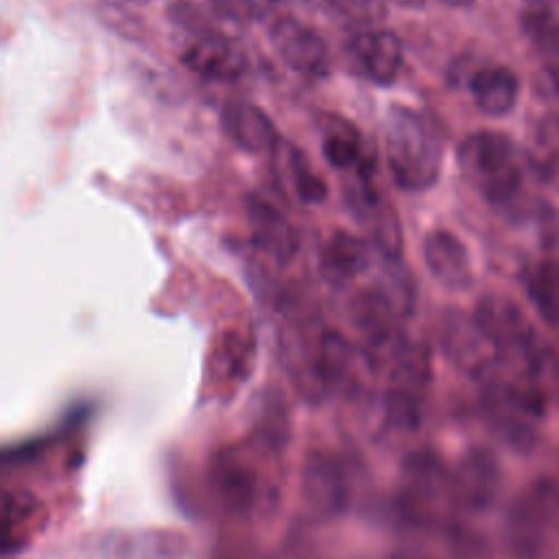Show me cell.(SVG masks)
Masks as SVG:
<instances>
[{
	"label": "cell",
	"mask_w": 559,
	"mask_h": 559,
	"mask_svg": "<svg viewBox=\"0 0 559 559\" xmlns=\"http://www.w3.org/2000/svg\"><path fill=\"white\" fill-rule=\"evenodd\" d=\"M384 157L402 190L432 188L443 164V144L432 120L415 107L393 103L384 118Z\"/></svg>",
	"instance_id": "cell-1"
},
{
	"label": "cell",
	"mask_w": 559,
	"mask_h": 559,
	"mask_svg": "<svg viewBox=\"0 0 559 559\" xmlns=\"http://www.w3.org/2000/svg\"><path fill=\"white\" fill-rule=\"evenodd\" d=\"M463 179L491 205L513 203L526 181V157L520 146L500 131L469 133L456 151Z\"/></svg>",
	"instance_id": "cell-2"
},
{
	"label": "cell",
	"mask_w": 559,
	"mask_h": 559,
	"mask_svg": "<svg viewBox=\"0 0 559 559\" xmlns=\"http://www.w3.org/2000/svg\"><path fill=\"white\" fill-rule=\"evenodd\" d=\"M352 66L376 85H391L404 63L402 39L386 28H365L347 39Z\"/></svg>",
	"instance_id": "cell-3"
},
{
	"label": "cell",
	"mask_w": 559,
	"mask_h": 559,
	"mask_svg": "<svg viewBox=\"0 0 559 559\" xmlns=\"http://www.w3.org/2000/svg\"><path fill=\"white\" fill-rule=\"evenodd\" d=\"M271 44L295 72L323 79L330 72L328 46L317 31L295 17H277L271 26Z\"/></svg>",
	"instance_id": "cell-4"
},
{
	"label": "cell",
	"mask_w": 559,
	"mask_h": 559,
	"mask_svg": "<svg viewBox=\"0 0 559 559\" xmlns=\"http://www.w3.org/2000/svg\"><path fill=\"white\" fill-rule=\"evenodd\" d=\"M181 63L210 81H236L247 70V57L229 37L221 33L197 35L181 52Z\"/></svg>",
	"instance_id": "cell-5"
},
{
	"label": "cell",
	"mask_w": 559,
	"mask_h": 559,
	"mask_svg": "<svg viewBox=\"0 0 559 559\" xmlns=\"http://www.w3.org/2000/svg\"><path fill=\"white\" fill-rule=\"evenodd\" d=\"M421 255L428 273L448 288H465L472 284L469 251L454 231L443 227L430 229L424 236Z\"/></svg>",
	"instance_id": "cell-6"
},
{
	"label": "cell",
	"mask_w": 559,
	"mask_h": 559,
	"mask_svg": "<svg viewBox=\"0 0 559 559\" xmlns=\"http://www.w3.org/2000/svg\"><path fill=\"white\" fill-rule=\"evenodd\" d=\"M245 207L255 245L275 260L288 262L299 247V236L293 223L275 205L260 197H249Z\"/></svg>",
	"instance_id": "cell-7"
},
{
	"label": "cell",
	"mask_w": 559,
	"mask_h": 559,
	"mask_svg": "<svg viewBox=\"0 0 559 559\" xmlns=\"http://www.w3.org/2000/svg\"><path fill=\"white\" fill-rule=\"evenodd\" d=\"M221 127L225 135L247 153H266L280 142L271 118L251 103H227L221 111Z\"/></svg>",
	"instance_id": "cell-8"
},
{
	"label": "cell",
	"mask_w": 559,
	"mask_h": 559,
	"mask_svg": "<svg viewBox=\"0 0 559 559\" xmlns=\"http://www.w3.org/2000/svg\"><path fill=\"white\" fill-rule=\"evenodd\" d=\"M520 24L548 72L559 81V0H522Z\"/></svg>",
	"instance_id": "cell-9"
},
{
	"label": "cell",
	"mask_w": 559,
	"mask_h": 559,
	"mask_svg": "<svg viewBox=\"0 0 559 559\" xmlns=\"http://www.w3.org/2000/svg\"><path fill=\"white\" fill-rule=\"evenodd\" d=\"M469 92L474 105L487 116H507L520 98V79L518 74L498 63L480 66L469 76Z\"/></svg>",
	"instance_id": "cell-10"
},
{
	"label": "cell",
	"mask_w": 559,
	"mask_h": 559,
	"mask_svg": "<svg viewBox=\"0 0 559 559\" xmlns=\"http://www.w3.org/2000/svg\"><path fill=\"white\" fill-rule=\"evenodd\" d=\"M367 264H369L367 242L343 229L334 231L325 240L319 258L321 275L334 286H343L356 280L367 269Z\"/></svg>",
	"instance_id": "cell-11"
},
{
	"label": "cell",
	"mask_w": 559,
	"mask_h": 559,
	"mask_svg": "<svg viewBox=\"0 0 559 559\" xmlns=\"http://www.w3.org/2000/svg\"><path fill=\"white\" fill-rule=\"evenodd\" d=\"M323 155L338 170H371L360 133L345 120L332 118L323 135Z\"/></svg>",
	"instance_id": "cell-12"
},
{
	"label": "cell",
	"mask_w": 559,
	"mask_h": 559,
	"mask_svg": "<svg viewBox=\"0 0 559 559\" xmlns=\"http://www.w3.org/2000/svg\"><path fill=\"white\" fill-rule=\"evenodd\" d=\"M526 290L546 321L559 325V260H542L526 275Z\"/></svg>",
	"instance_id": "cell-13"
},
{
	"label": "cell",
	"mask_w": 559,
	"mask_h": 559,
	"mask_svg": "<svg viewBox=\"0 0 559 559\" xmlns=\"http://www.w3.org/2000/svg\"><path fill=\"white\" fill-rule=\"evenodd\" d=\"M284 159H286V175L290 177V183L297 197L306 203H321L328 194V186L308 166L306 157L295 146H288V151H284Z\"/></svg>",
	"instance_id": "cell-14"
},
{
	"label": "cell",
	"mask_w": 559,
	"mask_h": 559,
	"mask_svg": "<svg viewBox=\"0 0 559 559\" xmlns=\"http://www.w3.org/2000/svg\"><path fill=\"white\" fill-rule=\"evenodd\" d=\"M212 9L231 22H255L264 20L275 0H210Z\"/></svg>",
	"instance_id": "cell-15"
},
{
	"label": "cell",
	"mask_w": 559,
	"mask_h": 559,
	"mask_svg": "<svg viewBox=\"0 0 559 559\" xmlns=\"http://www.w3.org/2000/svg\"><path fill=\"white\" fill-rule=\"evenodd\" d=\"M98 17H100V22H103L107 28L116 31V33L122 35V37L140 39V37L144 35V31H142L144 24L140 22V17L133 15L131 11L118 7V4H111V2L98 4Z\"/></svg>",
	"instance_id": "cell-16"
},
{
	"label": "cell",
	"mask_w": 559,
	"mask_h": 559,
	"mask_svg": "<svg viewBox=\"0 0 559 559\" xmlns=\"http://www.w3.org/2000/svg\"><path fill=\"white\" fill-rule=\"evenodd\" d=\"M441 4H448V7H467L472 0H439Z\"/></svg>",
	"instance_id": "cell-17"
},
{
	"label": "cell",
	"mask_w": 559,
	"mask_h": 559,
	"mask_svg": "<svg viewBox=\"0 0 559 559\" xmlns=\"http://www.w3.org/2000/svg\"><path fill=\"white\" fill-rule=\"evenodd\" d=\"M131 2H144V0H131Z\"/></svg>",
	"instance_id": "cell-18"
}]
</instances>
